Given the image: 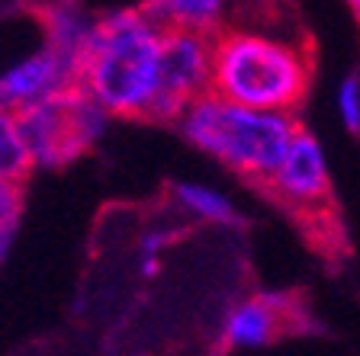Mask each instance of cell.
<instances>
[{"instance_id":"1","label":"cell","mask_w":360,"mask_h":356,"mask_svg":"<svg viewBox=\"0 0 360 356\" xmlns=\"http://www.w3.org/2000/svg\"><path fill=\"white\" fill-rule=\"evenodd\" d=\"M210 39V93L238 106L296 116L315 77L306 29H219Z\"/></svg>"},{"instance_id":"2","label":"cell","mask_w":360,"mask_h":356,"mask_svg":"<svg viewBox=\"0 0 360 356\" xmlns=\"http://www.w3.org/2000/svg\"><path fill=\"white\" fill-rule=\"evenodd\" d=\"M161 42L158 26L142 7L120 10L90 26L77 65V87L106 116L145 119L161 87Z\"/></svg>"},{"instance_id":"3","label":"cell","mask_w":360,"mask_h":356,"mask_svg":"<svg viewBox=\"0 0 360 356\" xmlns=\"http://www.w3.org/2000/svg\"><path fill=\"white\" fill-rule=\"evenodd\" d=\"M177 126L193 148L206 151L257 186L267 183V177L280 167L292 135L300 132L296 116L238 106L216 93L193 100Z\"/></svg>"},{"instance_id":"4","label":"cell","mask_w":360,"mask_h":356,"mask_svg":"<svg viewBox=\"0 0 360 356\" xmlns=\"http://www.w3.org/2000/svg\"><path fill=\"white\" fill-rule=\"evenodd\" d=\"M261 193L280 202L315 247L331 253L341 251V216H338L335 193H331V173L322 141L315 135H309L306 128L292 135L283 161L267 177Z\"/></svg>"},{"instance_id":"5","label":"cell","mask_w":360,"mask_h":356,"mask_svg":"<svg viewBox=\"0 0 360 356\" xmlns=\"http://www.w3.org/2000/svg\"><path fill=\"white\" fill-rule=\"evenodd\" d=\"M13 119L32 167H65L103 138L110 116L81 87H68L20 110Z\"/></svg>"},{"instance_id":"6","label":"cell","mask_w":360,"mask_h":356,"mask_svg":"<svg viewBox=\"0 0 360 356\" xmlns=\"http://www.w3.org/2000/svg\"><path fill=\"white\" fill-rule=\"evenodd\" d=\"M210 93V39L190 29H165L161 87L148 122H174L193 100Z\"/></svg>"},{"instance_id":"7","label":"cell","mask_w":360,"mask_h":356,"mask_svg":"<svg viewBox=\"0 0 360 356\" xmlns=\"http://www.w3.org/2000/svg\"><path fill=\"white\" fill-rule=\"evenodd\" d=\"M300 327H306L302 305L292 302L290 292H261L238 302L229 312L222 337L235 350H255Z\"/></svg>"},{"instance_id":"8","label":"cell","mask_w":360,"mask_h":356,"mask_svg":"<svg viewBox=\"0 0 360 356\" xmlns=\"http://www.w3.org/2000/svg\"><path fill=\"white\" fill-rule=\"evenodd\" d=\"M68 87H77V67L45 45L42 52L16 61L0 74V112L16 116L20 110Z\"/></svg>"},{"instance_id":"9","label":"cell","mask_w":360,"mask_h":356,"mask_svg":"<svg viewBox=\"0 0 360 356\" xmlns=\"http://www.w3.org/2000/svg\"><path fill=\"white\" fill-rule=\"evenodd\" d=\"M238 0H151L145 13L165 29H190L200 36H212L232 20Z\"/></svg>"},{"instance_id":"10","label":"cell","mask_w":360,"mask_h":356,"mask_svg":"<svg viewBox=\"0 0 360 356\" xmlns=\"http://www.w3.org/2000/svg\"><path fill=\"white\" fill-rule=\"evenodd\" d=\"M174 202H177L187 216L200 218L206 225H238V209L225 193L202 183H174L171 186Z\"/></svg>"},{"instance_id":"11","label":"cell","mask_w":360,"mask_h":356,"mask_svg":"<svg viewBox=\"0 0 360 356\" xmlns=\"http://www.w3.org/2000/svg\"><path fill=\"white\" fill-rule=\"evenodd\" d=\"M32 164L22 148V138L16 132V119L0 112V180L7 183H26Z\"/></svg>"},{"instance_id":"12","label":"cell","mask_w":360,"mask_h":356,"mask_svg":"<svg viewBox=\"0 0 360 356\" xmlns=\"http://www.w3.org/2000/svg\"><path fill=\"white\" fill-rule=\"evenodd\" d=\"M22 206H26V183H7L0 180V263L7 260L10 244L20 231Z\"/></svg>"},{"instance_id":"13","label":"cell","mask_w":360,"mask_h":356,"mask_svg":"<svg viewBox=\"0 0 360 356\" xmlns=\"http://www.w3.org/2000/svg\"><path fill=\"white\" fill-rule=\"evenodd\" d=\"M338 112L351 132H360V74H351L338 87Z\"/></svg>"},{"instance_id":"14","label":"cell","mask_w":360,"mask_h":356,"mask_svg":"<svg viewBox=\"0 0 360 356\" xmlns=\"http://www.w3.org/2000/svg\"><path fill=\"white\" fill-rule=\"evenodd\" d=\"M351 4V10H354V16H357V22H360V0H347Z\"/></svg>"}]
</instances>
